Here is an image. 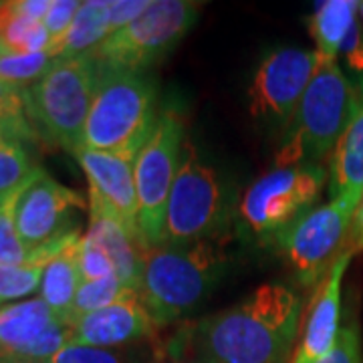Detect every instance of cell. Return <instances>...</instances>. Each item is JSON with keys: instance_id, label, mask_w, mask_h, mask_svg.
<instances>
[{"instance_id": "6da1fadb", "label": "cell", "mask_w": 363, "mask_h": 363, "mask_svg": "<svg viewBox=\"0 0 363 363\" xmlns=\"http://www.w3.org/2000/svg\"><path fill=\"white\" fill-rule=\"evenodd\" d=\"M298 323L301 298L269 283L230 309L188 325L168 353L190 363H293Z\"/></svg>"}, {"instance_id": "7a4b0ae2", "label": "cell", "mask_w": 363, "mask_h": 363, "mask_svg": "<svg viewBox=\"0 0 363 363\" xmlns=\"http://www.w3.org/2000/svg\"><path fill=\"white\" fill-rule=\"evenodd\" d=\"M160 117L156 83L145 71L97 65L83 147L135 160L157 130Z\"/></svg>"}, {"instance_id": "3957f363", "label": "cell", "mask_w": 363, "mask_h": 363, "mask_svg": "<svg viewBox=\"0 0 363 363\" xmlns=\"http://www.w3.org/2000/svg\"><path fill=\"white\" fill-rule=\"evenodd\" d=\"M226 259L210 240L143 250L140 298L157 327L194 313L220 281Z\"/></svg>"}, {"instance_id": "277c9868", "label": "cell", "mask_w": 363, "mask_h": 363, "mask_svg": "<svg viewBox=\"0 0 363 363\" xmlns=\"http://www.w3.org/2000/svg\"><path fill=\"white\" fill-rule=\"evenodd\" d=\"M359 95L337 61L319 57L317 73L291 119L274 168L321 164L329 156L359 109Z\"/></svg>"}, {"instance_id": "5b68a950", "label": "cell", "mask_w": 363, "mask_h": 363, "mask_svg": "<svg viewBox=\"0 0 363 363\" xmlns=\"http://www.w3.org/2000/svg\"><path fill=\"white\" fill-rule=\"evenodd\" d=\"M97 83V63L89 55L63 59L25 89V113L35 131L73 156L83 147Z\"/></svg>"}, {"instance_id": "8992f818", "label": "cell", "mask_w": 363, "mask_h": 363, "mask_svg": "<svg viewBox=\"0 0 363 363\" xmlns=\"http://www.w3.org/2000/svg\"><path fill=\"white\" fill-rule=\"evenodd\" d=\"M202 2L192 0H152L150 9L131 25L111 33L87 52L101 67L145 71L162 61L188 30L196 25Z\"/></svg>"}, {"instance_id": "52a82bcc", "label": "cell", "mask_w": 363, "mask_h": 363, "mask_svg": "<svg viewBox=\"0 0 363 363\" xmlns=\"http://www.w3.org/2000/svg\"><path fill=\"white\" fill-rule=\"evenodd\" d=\"M224 222V192L216 172L186 142L178 176L166 206L162 245L190 247L208 242Z\"/></svg>"}, {"instance_id": "ba28073f", "label": "cell", "mask_w": 363, "mask_h": 363, "mask_svg": "<svg viewBox=\"0 0 363 363\" xmlns=\"http://www.w3.org/2000/svg\"><path fill=\"white\" fill-rule=\"evenodd\" d=\"M184 123L172 109L162 111L157 130L135 157L138 222L145 248L162 247L169 192L184 157Z\"/></svg>"}, {"instance_id": "9c48e42d", "label": "cell", "mask_w": 363, "mask_h": 363, "mask_svg": "<svg viewBox=\"0 0 363 363\" xmlns=\"http://www.w3.org/2000/svg\"><path fill=\"white\" fill-rule=\"evenodd\" d=\"M325 186L321 164L272 168L245 192L240 214L259 236L283 234L298 218L311 212Z\"/></svg>"}, {"instance_id": "30bf717a", "label": "cell", "mask_w": 363, "mask_h": 363, "mask_svg": "<svg viewBox=\"0 0 363 363\" xmlns=\"http://www.w3.org/2000/svg\"><path fill=\"white\" fill-rule=\"evenodd\" d=\"M359 204L347 198H335L329 204L313 208L285 233L279 234L285 257L301 281L315 283L350 233ZM337 259V257H335Z\"/></svg>"}, {"instance_id": "8fae6325", "label": "cell", "mask_w": 363, "mask_h": 363, "mask_svg": "<svg viewBox=\"0 0 363 363\" xmlns=\"http://www.w3.org/2000/svg\"><path fill=\"white\" fill-rule=\"evenodd\" d=\"M83 208V196L39 168L16 192L14 224L25 247L37 250L73 233V212Z\"/></svg>"}, {"instance_id": "7c38bea8", "label": "cell", "mask_w": 363, "mask_h": 363, "mask_svg": "<svg viewBox=\"0 0 363 363\" xmlns=\"http://www.w3.org/2000/svg\"><path fill=\"white\" fill-rule=\"evenodd\" d=\"M319 55L303 49H279L260 63L250 85V111L277 123H291L317 73Z\"/></svg>"}, {"instance_id": "4fadbf2b", "label": "cell", "mask_w": 363, "mask_h": 363, "mask_svg": "<svg viewBox=\"0 0 363 363\" xmlns=\"http://www.w3.org/2000/svg\"><path fill=\"white\" fill-rule=\"evenodd\" d=\"M71 341V327L43 298H25L0 307V353L51 362Z\"/></svg>"}, {"instance_id": "5bb4252c", "label": "cell", "mask_w": 363, "mask_h": 363, "mask_svg": "<svg viewBox=\"0 0 363 363\" xmlns=\"http://www.w3.org/2000/svg\"><path fill=\"white\" fill-rule=\"evenodd\" d=\"M75 157L89 180V202L107 210L143 245L138 222V192L133 176L135 160L89 147H81Z\"/></svg>"}, {"instance_id": "9a60e30c", "label": "cell", "mask_w": 363, "mask_h": 363, "mask_svg": "<svg viewBox=\"0 0 363 363\" xmlns=\"http://www.w3.org/2000/svg\"><path fill=\"white\" fill-rule=\"evenodd\" d=\"M157 325L143 307L140 293H131L117 303L89 313L71 323V341L89 347H119L150 337Z\"/></svg>"}, {"instance_id": "2e32d148", "label": "cell", "mask_w": 363, "mask_h": 363, "mask_svg": "<svg viewBox=\"0 0 363 363\" xmlns=\"http://www.w3.org/2000/svg\"><path fill=\"white\" fill-rule=\"evenodd\" d=\"M351 257H353V252L350 248L337 255V259L329 267L325 281L317 289L311 301V307H309L307 323L303 329V339L298 343L293 363H317L333 350L339 331H341V327H339L341 283H343L345 271L350 267Z\"/></svg>"}, {"instance_id": "e0dca14e", "label": "cell", "mask_w": 363, "mask_h": 363, "mask_svg": "<svg viewBox=\"0 0 363 363\" xmlns=\"http://www.w3.org/2000/svg\"><path fill=\"white\" fill-rule=\"evenodd\" d=\"M91 222L87 238L93 240L97 247L105 250L109 257L116 277L123 285L140 293L143 271V247L138 238H133L121 222L113 218L107 210L89 202Z\"/></svg>"}, {"instance_id": "ac0fdd59", "label": "cell", "mask_w": 363, "mask_h": 363, "mask_svg": "<svg viewBox=\"0 0 363 363\" xmlns=\"http://www.w3.org/2000/svg\"><path fill=\"white\" fill-rule=\"evenodd\" d=\"M331 200L347 198L355 204L363 200V101L339 138L331 156Z\"/></svg>"}, {"instance_id": "d6986e66", "label": "cell", "mask_w": 363, "mask_h": 363, "mask_svg": "<svg viewBox=\"0 0 363 363\" xmlns=\"http://www.w3.org/2000/svg\"><path fill=\"white\" fill-rule=\"evenodd\" d=\"M81 238L83 236H79L77 240L67 245L47 264L45 274H43V283H40V298L67 325L71 319L77 289L81 285V274H79V242H81Z\"/></svg>"}, {"instance_id": "ffe728a7", "label": "cell", "mask_w": 363, "mask_h": 363, "mask_svg": "<svg viewBox=\"0 0 363 363\" xmlns=\"http://www.w3.org/2000/svg\"><path fill=\"white\" fill-rule=\"evenodd\" d=\"M362 2L355 0H327L313 13L309 33L317 45V55L327 61H337L343 40L347 39Z\"/></svg>"}, {"instance_id": "44dd1931", "label": "cell", "mask_w": 363, "mask_h": 363, "mask_svg": "<svg viewBox=\"0 0 363 363\" xmlns=\"http://www.w3.org/2000/svg\"><path fill=\"white\" fill-rule=\"evenodd\" d=\"M0 43L9 52H47L51 35L43 23L21 13L16 0L0 2Z\"/></svg>"}, {"instance_id": "7402d4cb", "label": "cell", "mask_w": 363, "mask_h": 363, "mask_svg": "<svg viewBox=\"0 0 363 363\" xmlns=\"http://www.w3.org/2000/svg\"><path fill=\"white\" fill-rule=\"evenodd\" d=\"M107 9H109L107 0L81 2L77 16L71 28L67 30L59 57L63 59L81 57L93 51L95 47H99L111 35L109 25H107Z\"/></svg>"}, {"instance_id": "603a6c76", "label": "cell", "mask_w": 363, "mask_h": 363, "mask_svg": "<svg viewBox=\"0 0 363 363\" xmlns=\"http://www.w3.org/2000/svg\"><path fill=\"white\" fill-rule=\"evenodd\" d=\"M131 293H135V291L128 289L116 274H111L107 279H99V281H91V283H81L77 289V295H75L69 327L73 321H77L89 313L105 309V307L113 305L119 298L128 297Z\"/></svg>"}, {"instance_id": "cb8c5ba5", "label": "cell", "mask_w": 363, "mask_h": 363, "mask_svg": "<svg viewBox=\"0 0 363 363\" xmlns=\"http://www.w3.org/2000/svg\"><path fill=\"white\" fill-rule=\"evenodd\" d=\"M37 169L23 142L0 143V204L23 188Z\"/></svg>"}, {"instance_id": "d4e9b609", "label": "cell", "mask_w": 363, "mask_h": 363, "mask_svg": "<svg viewBox=\"0 0 363 363\" xmlns=\"http://www.w3.org/2000/svg\"><path fill=\"white\" fill-rule=\"evenodd\" d=\"M47 260L33 252L30 262L23 267H0V307L14 298L33 295L43 283Z\"/></svg>"}, {"instance_id": "484cf974", "label": "cell", "mask_w": 363, "mask_h": 363, "mask_svg": "<svg viewBox=\"0 0 363 363\" xmlns=\"http://www.w3.org/2000/svg\"><path fill=\"white\" fill-rule=\"evenodd\" d=\"M57 63V57H51L49 52H0V79L13 81L18 85H33L40 77H45L52 65Z\"/></svg>"}, {"instance_id": "4316f807", "label": "cell", "mask_w": 363, "mask_h": 363, "mask_svg": "<svg viewBox=\"0 0 363 363\" xmlns=\"http://www.w3.org/2000/svg\"><path fill=\"white\" fill-rule=\"evenodd\" d=\"M16 192L0 204V267H23L33 259V250L25 247L14 224Z\"/></svg>"}, {"instance_id": "83f0119b", "label": "cell", "mask_w": 363, "mask_h": 363, "mask_svg": "<svg viewBox=\"0 0 363 363\" xmlns=\"http://www.w3.org/2000/svg\"><path fill=\"white\" fill-rule=\"evenodd\" d=\"M79 9H81V2L79 0H52L51 11L47 13L43 25L49 30L51 35V47H49V55L59 59V52H61V45L65 40L67 30L71 28L75 16H77Z\"/></svg>"}, {"instance_id": "f1b7e54d", "label": "cell", "mask_w": 363, "mask_h": 363, "mask_svg": "<svg viewBox=\"0 0 363 363\" xmlns=\"http://www.w3.org/2000/svg\"><path fill=\"white\" fill-rule=\"evenodd\" d=\"M79 274L81 283H91L116 274L113 264L101 247H97L85 234L79 242Z\"/></svg>"}, {"instance_id": "f546056e", "label": "cell", "mask_w": 363, "mask_h": 363, "mask_svg": "<svg viewBox=\"0 0 363 363\" xmlns=\"http://www.w3.org/2000/svg\"><path fill=\"white\" fill-rule=\"evenodd\" d=\"M339 55L345 61V69L350 71L351 79L355 81L353 87L363 95V28L357 21L351 26L347 39L343 40Z\"/></svg>"}, {"instance_id": "4dcf8cb0", "label": "cell", "mask_w": 363, "mask_h": 363, "mask_svg": "<svg viewBox=\"0 0 363 363\" xmlns=\"http://www.w3.org/2000/svg\"><path fill=\"white\" fill-rule=\"evenodd\" d=\"M317 363H362V345L357 327L351 323L341 327L333 350Z\"/></svg>"}, {"instance_id": "1f68e13d", "label": "cell", "mask_w": 363, "mask_h": 363, "mask_svg": "<svg viewBox=\"0 0 363 363\" xmlns=\"http://www.w3.org/2000/svg\"><path fill=\"white\" fill-rule=\"evenodd\" d=\"M51 363H121V357L113 351L101 350V347L67 343L65 347L52 357Z\"/></svg>"}, {"instance_id": "d6a6232c", "label": "cell", "mask_w": 363, "mask_h": 363, "mask_svg": "<svg viewBox=\"0 0 363 363\" xmlns=\"http://www.w3.org/2000/svg\"><path fill=\"white\" fill-rule=\"evenodd\" d=\"M152 0H111L107 9V25L109 33H117L121 28L138 21L147 9Z\"/></svg>"}, {"instance_id": "836d02e7", "label": "cell", "mask_w": 363, "mask_h": 363, "mask_svg": "<svg viewBox=\"0 0 363 363\" xmlns=\"http://www.w3.org/2000/svg\"><path fill=\"white\" fill-rule=\"evenodd\" d=\"M35 135L37 131L30 125L25 111L0 113V143L26 142V140H33Z\"/></svg>"}, {"instance_id": "e575fe53", "label": "cell", "mask_w": 363, "mask_h": 363, "mask_svg": "<svg viewBox=\"0 0 363 363\" xmlns=\"http://www.w3.org/2000/svg\"><path fill=\"white\" fill-rule=\"evenodd\" d=\"M25 85L0 79V113L25 111Z\"/></svg>"}, {"instance_id": "d590c367", "label": "cell", "mask_w": 363, "mask_h": 363, "mask_svg": "<svg viewBox=\"0 0 363 363\" xmlns=\"http://www.w3.org/2000/svg\"><path fill=\"white\" fill-rule=\"evenodd\" d=\"M16 4H18L21 13H25L26 16L43 23L47 13L51 11L52 0H16Z\"/></svg>"}, {"instance_id": "8d00e7d4", "label": "cell", "mask_w": 363, "mask_h": 363, "mask_svg": "<svg viewBox=\"0 0 363 363\" xmlns=\"http://www.w3.org/2000/svg\"><path fill=\"white\" fill-rule=\"evenodd\" d=\"M351 252H357L363 250V200L357 212H355V218H353V228H351Z\"/></svg>"}, {"instance_id": "74e56055", "label": "cell", "mask_w": 363, "mask_h": 363, "mask_svg": "<svg viewBox=\"0 0 363 363\" xmlns=\"http://www.w3.org/2000/svg\"><path fill=\"white\" fill-rule=\"evenodd\" d=\"M0 363H51V362H35V359H21V357H2Z\"/></svg>"}, {"instance_id": "f35d334b", "label": "cell", "mask_w": 363, "mask_h": 363, "mask_svg": "<svg viewBox=\"0 0 363 363\" xmlns=\"http://www.w3.org/2000/svg\"><path fill=\"white\" fill-rule=\"evenodd\" d=\"M6 51V49H4V47H2V43H0V52H4Z\"/></svg>"}, {"instance_id": "ab89813d", "label": "cell", "mask_w": 363, "mask_h": 363, "mask_svg": "<svg viewBox=\"0 0 363 363\" xmlns=\"http://www.w3.org/2000/svg\"><path fill=\"white\" fill-rule=\"evenodd\" d=\"M359 13H362V16H363V2H362V9H359Z\"/></svg>"}, {"instance_id": "60d3db41", "label": "cell", "mask_w": 363, "mask_h": 363, "mask_svg": "<svg viewBox=\"0 0 363 363\" xmlns=\"http://www.w3.org/2000/svg\"><path fill=\"white\" fill-rule=\"evenodd\" d=\"M2 357H4V355H2V353H0V359H2Z\"/></svg>"}, {"instance_id": "b9f144b4", "label": "cell", "mask_w": 363, "mask_h": 363, "mask_svg": "<svg viewBox=\"0 0 363 363\" xmlns=\"http://www.w3.org/2000/svg\"><path fill=\"white\" fill-rule=\"evenodd\" d=\"M178 363H184V362H178Z\"/></svg>"}]
</instances>
